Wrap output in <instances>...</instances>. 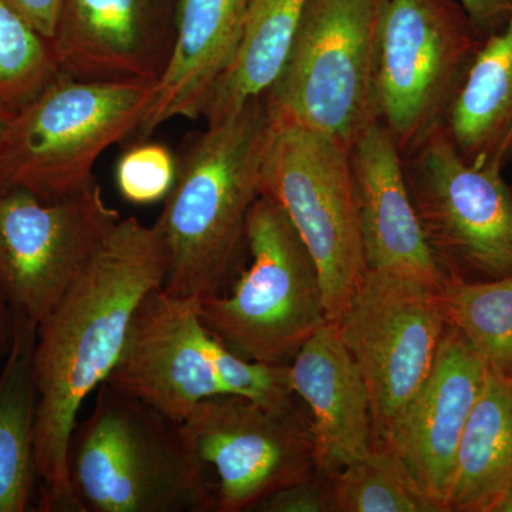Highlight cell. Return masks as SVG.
Wrapping results in <instances>:
<instances>
[{"label":"cell","instance_id":"1","mask_svg":"<svg viewBox=\"0 0 512 512\" xmlns=\"http://www.w3.org/2000/svg\"><path fill=\"white\" fill-rule=\"evenodd\" d=\"M167 244L156 222L121 218L69 291L36 326L35 453L45 511L79 512L67 470L84 400L106 382L144 296L164 286Z\"/></svg>","mask_w":512,"mask_h":512},{"label":"cell","instance_id":"2","mask_svg":"<svg viewBox=\"0 0 512 512\" xmlns=\"http://www.w3.org/2000/svg\"><path fill=\"white\" fill-rule=\"evenodd\" d=\"M274 127L262 94L185 138L175 183L156 221L170 255L165 291L200 299L224 293L247 247L249 212L261 197Z\"/></svg>","mask_w":512,"mask_h":512},{"label":"cell","instance_id":"3","mask_svg":"<svg viewBox=\"0 0 512 512\" xmlns=\"http://www.w3.org/2000/svg\"><path fill=\"white\" fill-rule=\"evenodd\" d=\"M79 512H204L217 488L183 421L170 419L109 383L74 427L67 453Z\"/></svg>","mask_w":512,"mask_h":512},{"label":"cell","instance_id":"4","mask_svg":"<svg viewBox=\"0 0 512 512\" xmlns=\"http://www.w3.org/2000/svg\"><path fill=\"white\" fill-rule=\"evenodd\" d=\"M157 83L86 82L60 73L12 113L0 133V192L43 201L72 197L93 183L101 154L136 136Z\"/></svg>","mask_w":512,"mask_h":512},{"label":"cell","instance_id":"5","mask_svg":"<svg viewBox=\"0 0 512 512\" xmlns=\"http://www.w3.org/2000/svg\"><path fill=\"white\" fill-rule=\"evenodd\" d=\"M251 264L228 293L201 299L205 328L239 356L289 365L329 322L312 255L282 208L261 195L249 212Z\"/></svg>","mask_w":512,"mask_h":512},{"label":"cell","instance_id":"6","mask_svg":"<svg viewBox=\"0 0 512 512\" xmlns=\"http://www.w3.org/2000/svg\"><path fill=\"white\" fill-rule=\"evenodd\" d=\"M387 0H309L284 67L265 93L276 119L352 148L375 123V79Z\"/></svg>","mask_w":512,"mask_h":512},{"label":"cell","instance_id":"7","mask_svg":"<svg viewBox=\"0 0 512 512\" xmlns=\"http://www.w3.org/2000/svg\"><path fill=\"white\" fill-rule=\"evenodd\" d=\"M484 40L458 0H387L377 52L375 113L400 156L446 127Z\"/></svg>","mask_w":512,"mask_h":512},{"label":"cell","instance_id":"8","mask_svg":"<svg viewBox=\"0 0 512 512\" xmlns=\"http://www.w3.org/2000/svg\"><path fill=\"white\" fill-rule=\"evenodd\" d=\"M261 195L282 208L308 248L335 323L366 271L350 148L275 117Z\"/></svg>","mask_w":512,"mask_h":512},{"label":"cell","instance_id":"9","mask_svg":"<svg viewBox=\"0 0 512 512\" xmlns=\"http://www.w3.org/2000/svg\"><path fill=\"white\" fill-rule=\"evenodd\" d=\"M437 291L366 269L335 322L365 380L375 443L389 446L429 379L448 326Z\"/></svg>","mask_w":512,"mask_h":512},{"label":"cell","instance_id":"10","mask_svg":"<svg viewBox=\"0 0 512 512\" xmlns=\"http://www.w3.org/2000/svg\"><path fill=\"white\" fill-rule=\"evenodd\" d=\"M120 220L96 181L57 201L0 192V293L12 313L42 322Z\"/></svg>","mask_w":512,"mask_h":512},{"label":"cell","instance_id":"11","mask_svg":"<svg viewBox=\"0 0 512 512\" xmlns=\"http://www.w3.org/2000/svg\"><path fill=\"white\" fill-rule=\"evenodd\" d=\"M410 197L441 265L512 274V191L500 171L468 163L446 127L402 157Z\"/></svg>","mask_w":512,"mask_h":512},{"label":"cell","instance_id":"12","mask_svg":"<svg viewBox=\"0 0 512 512\" xmlns=\"http://www.w3.org/2000/svg\"><path fill=\"white\" fill-rule=\"evenodd\" d=\"M183 423L217 473L215 511H255L269 495L316 474L311 420L295 402L271 407L224 394L202 400Z\"/></svg>","mask_w":512,"mask_h":512},{"label":"cell","instance_id":"13","mask_svg":"<svg viewBox=\"0 0 512 512\" xmlns=\"http://www.w3.org/2000/svg\"><path fill=\"white\" fill-rule=\"evenodd\" d=\"M218 346L220 340L202 322L201 299L161 286L134 312L106 383L184 421L202 400L229 394L218 373Z\"/></svg>","mask_w":512,"mask_h":512},{"label":"cell","instance_id":"14","mask_svg":"<svg viewBox=\"0 0 512 512\" xmlns=\"http://www.w3.org/2000/svg\"><path fill=\"white\" fill-rule=\"evenodd\" d=\"M177 8L178 0H62L52 39L60 73L157 83L173 53Z\"/></svg>","mask_w":512,"mask_h":512},{"label":"cell","instance_id":"15","mask_svg":"<svg viewBox=\"0 0 512 512\" xmlns=\"http://www.w3.org/2000/svg\"><path fill=\"white\" fill-rule=\"evenodd\" d=\"M366 269L416 279L440 289L444 272L410 197L402 156L375 121L350 148Z\"/></svg>","mask_w":512,"mask_h":512},{"label":"cell","instance_id":"16","mask_svg":"<svg viewBox=\"0 0 512 512\" xmlns=\"http://www.w3.org/2000/svg\"><path fill=\"white\" fill-rule=\"evenodd\" d=\"M485 373L476 350L447 326L429 379L389 444L446 512L458 443Z\"/></svg>","mask_w":512,"mask_h":512},{"label":"cell","instance_id":"17","mask_svg":"<svg viewBox=\"0 0 512 512\" xmlns=\"http://www.w3.org/2000/svg\"><path fill=\"white\" fill-rule=\"evenodd\" d=\"M289 384L311 410L316 473L329 477L375 444L369 393L359 367L326 322L288 366Z\"/></svg>","mask_w":512,"mask_h":512},{"label":"cell","instance_id":"18","mask_svg":"<svg viewBox=\"0 0 512 512\" xmlns=\"http://www.w3.org/2000/svg\"><path fill=\"white\" fill-rule=\"evenodd\" d=\"M251 0H178L177 30L156 100L138 137L174 119L198 120L244 33Z\"/></svg>","mask_w":512,"mask_h":512},{"label":"cell","instance_id":"19","mask_svg":"<svg viewBox=\"0 0 512 512\" xmlns=\"http://www.w3.org/2000/svg\"><path fill=\"white\" fill-rule=\"evenodd\" d=\"M461 156L503 173L512 158V9L504 28L485 37L446 123Z\"/></svg>","mask_w":512,"mask_h":512},{"label":"cell","instance_id":"20","mask_svg":"<svg viewBox=\"0 0 512 512\" xmlns=\"http://www.w3.org/2000/svg\"><path fill=\"white\" fill-rule=\"evenodd\" d=\"M512 474V377L487 367L458 443L447 510L490 512Z\"/></svg>","mask_w":512,"mask_h":512},{"label":"cell","instance_id":"21","mask_svg":"<svg viewBox=\"0 0 512 512\" xmlns=\"http://www.w3.org/2000/svg\"><path fill=\"white\" fill-rule=\"evenodd\" d=\"M36 323L13 313L12 340L0 370V512L28 511L37 473Z\"/></svg>","mask_w":512,"mask_h":512},{"label":"cell","instance_id":"22","mask_svg":"<svg viewBox=\"0 0 512 512\" xmlns=\"http://www.w3.org/2000/svg\"><path fill=\"white\" fill-rule=\"evenodd\" d=\"M309 0H251L234 59L215 84L202 119H227L247 101L271 89Z\"/></svg>","mask_w":512,"mask_h":512},{"label":"cell","instance_id":"23","mask_svg":"<svg viewBox=\"0 0 512 512\" xmlns=\"http://www.w3.org/2000/svg\"><path fill=\"white\" fill-rule=\"evenodd\" d=\"M437 296L447 325L467 340L488 369L512 377V274L488 282L453 276Z\"/></svg>","mask_w":512,"mask_h":512},{"label":"cell","instance_id":"24","mask_svg":"<svg viewBox=\"0 0 512 512\" xmlns=\"http://www.w3.org/2000/svg\"><path fill=\"white\" fill-rule=\"evenodd\" d=\"M328 480L332 512H446L386 444H373Z\"/></svg>","mask_w":512,"mask_h":512},{"label":"cell","instance_id":"25","mask_svg":"<svg viewBox=\"0 0 512 512\" xmlns=\"http://www.w3.org/2000/svg\"><path fill=\"white\" fill-rule=\"evenodd\" d=\"M59 74L52 42L0 0V106L15 113Z\"/></svg>","mask_w":512,"mask_h":512},{"label":"cell","instance_id":"26","mask_svg":"<svg viewBox=\"0 0 512 512\" xmlns=\"http://www.w3.org/2000/svg\"><path fill=\"white\" fill-rule=\"evenodd\" d=\"M177 177V157L153 141L131 144L117 160L114 181L124 200L147 205L164 201Z\"/></svg>","mask_w":512,"mask_h":512},{"label":"cell","instance_id":"27","mask_svg":"<svg viewBox=\"0 0 512 512\" xmlns=\"http://www.w3.org/2000/svg\"><path fill=\"white\" fill-rule=\"evenodd\" d=\"M255 511L261 512H332L328 477L315 476L288 485L269 495Z\"/></svg>","mask_w":512,"mask_h":512},{"label":"cell","instance_id":"28","mask_svg":"<svg viewBox=\"0 0 512 512\" xmlns=\"http://www.w3.org/2000/svg\"><path fill=\"white\" fill-rule=\"evenodd\" d=\"M40 35L52 42L59 22L62 0H5Z\"/></svg>","mask_w":512,"mask_h":512},{"label":"cell","instance_id":"29","mask_svg":"<svg viewBox=\"0 0 512 512\" xmlns=\"http://www.w3.org/2000/svg\"><path fill=\"white\" fill-rule=\"evenodd\" d=\"M484 37L504 28L512 9V0H458Z\"/></svg>","mask_w":512,"mask_h":512},{"label":"cell","instance_id":"30","mask_svg":"<svg viewBox=\"0 0 512 512\" xmlns=\"http://www.w3.org/2000/svg\"><path fill=\"white\" fill-rule=\"evenodd\" d=\"M8 308V302L0 293V357L3 353H8L10 340H12L13 313L12 320H9Z\"/></svg>","mask_w":512,"mask_h":512},{"label":"cell","instance_id":"31","mask_svg":"<svg viewBox=\"0 0 512 512\" xmlns=\"http://www.w3.org/2000/svg\"><path fill=\"white\" fill-rule=\"evenodd\" d=\"M490 512H512V474L504 485L503 491L491 507Z\"/></svg>","mask_w":512,"mask_h":512},{"label":"cell","instance_id":"32","mask_svg":"<svg viewBox=\"0 0 512 512\" xmlns=\"http://www.w3.org/2000/svg\"><path fill=\"white\" fill-rule=\"evenodd\" d=\"M10 116H12V111L3 109V107L0 106V133H2L5 124L8 123Z\"/></svg>","mask_w":512,"mask_h":512}]
</instances>
